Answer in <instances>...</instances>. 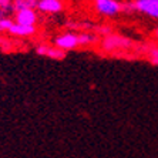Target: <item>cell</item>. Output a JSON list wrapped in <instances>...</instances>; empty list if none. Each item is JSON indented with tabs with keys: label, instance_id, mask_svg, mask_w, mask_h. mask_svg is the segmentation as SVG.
<instances>
[{
	"label": "cell",
	"instance_id": "obj_9",
	"mask_svg": "<svg viewBox=\"0 0 158 158\" xmlns=\"http://www.w3.org/2000/svg\"><path fill=\"white\" fill-rule=\"evenodd\" d=\"M78 37H80V46H91L98 40V34L90 31H80Z\"/></svg>",
	"mask_w": 158,
	"mask_h": 158
},
{
	"label": "cell",
	"instance_id": "obj_12",
	"mask_svg": "<svg viewBox=\"0 0 158 158\" xmlns=\"http://www.w3.org/2000/svg\"><path fill=\"white\" fill-rule=\"evenodd\" d=\"M13 23H15V20H11L7 16L3 19H0V33H2V31H9V29L11 27Z\"/></svg>",
	"mask_w": 158,
	"mask_h": 158
},
{
	"label": "cell",
	"instance_id": "obj_2",
	"mask_svg": "<svg viewBox=\"0 0 158 158\" xmlns=\"http://www.w3.org/2000/svg\"><path fill=\"white\" fill-rule=\"evenodd\" d=\"M94 9L101 16L114 17L123 13V2L120 0H94Z\"/></svg>",
	"mask_w": 158,
	"mask_h": 158
},
{
	"label": "cell",
	"instance_id": "obj_13",
	"mask_svg": "<svg viewBox=\"0 0 158 158\" xmlns=\"http://www.w3.org/2000/svg\"><path fill=\"white\" fill-rule=\"evenodd\" d=\"M0 9L6 13L13 11V0H0Z\"/></svg>",
	"mask_w": 158,
	"mask_h": 158
},
{
	"label": "cell",
	"instance_id": "obj_11",
	"mask_svg": "<svg viewBox=\"0 0 158 158\" xmlns=\"http://www.w3.org/2000/svg\"><path fill=\"white\" fill-rule=\"evenodd\" d=\"M147 56H148V60H150L152 64L158 66V46L155 44H151L147 47Z\"/></svg>",
	"mask_w": 158,
	"mask_h": 158
},
{
	"label": "cell",
	"instance_id": "obj_10",
	"mask_svg": "<svg viewBox=\"0 0 158 158\" xmlns=\"http://www.w3.org/2000/svg\"><path fill=\"white\" fill-rule=\"evenodd\" d=\"M39 0H13V11H19L23 9H36Z\"/></svg>",
	"mask_w": 158,
	"mask_h": 158
},
{
	"label": "cell",
	"instance_id": "obj_4",
	"mask_svg": "<svg viewBox=\"0 0 158 158\" xmlns=\"http://www.w3.org/2000/svg\"><path fill=\"white\" fill-rule=\"evenodd\" d=\"M134 11L158 20V0H131Z\"/></svg>",
	"mask_w": 158,
	"mask_h": 158
},
{
	"label": "cell",
	"instance_id": "obj_15",
	"mask_svg": "<svg viewBox=\"0 0 158 158\" xmlns=\"http://www.w3.org/2000/svg\"><path fill=\"white\" fill-rule=\"evenodd\" d=\"M154 36H155V39H157V40H158V27H157V29H155V33H154Z\"/></svg>",
	"mask_w": 158,
	"mask_h": 158
},
{
	"label": "cell",
	"instance_id": "obj_14",
	"mask_svg": "<svg viewBox=\"0 0 158 158\" xmlns=\"http://www.w3.org/2000/svg\"><path fill=\"white\" fill-rule=\"evenodd\" d=\"M6 16H7V13H6V11H4V10H2V9H0V19L6 17Z\"/></svg>",
	"mask_w": 158,
	"mask_h": 158
},
{
	"label": "cell",
	"instance_id": "obj_1",
	"mask_svg": "<svg viewBox=\"0 0 158 158\" xmlns=\"http://www.w3.org/2000/svg\"><path fill=\"white\" fill-rule=\"evenodd\" d=\"M100 46L107 53H118V52H125V50L131 48L132 41L130 40L128 37H124L121 34L110 33L101 39Z\"/></svg>",
	"mask_w": 158,
	"mask_h": 158
},
{
	"label": "cell",
	"instance_id": "obj_5",
	"mask_svg": "<svg viewBox=\"0 0 158 158\" xmlns=\"http://www.w3.org/2000/svg\"><path fill=\"white\" fill-rule=\"evenodd\" d=\"M63 0H39L36 10L44 15H59L60 11H63Z\"/></svg>",
	"mask_w": 158,
	"mask_h": 158
},
{
	"label": "cell",
	"instance_id": "obj_8",
	"mask_svg": "<svg viewBox=\"0 0 158 158\" xmlns=\"http://www.w3.org/2000/svg\"><path fill=\"white\" fill-rule=\"evenodd\" d=\"M36 31H37L36 26H27V24H20V23L15 22L9 29L7 33H10L15 37H30L36 34Z\"/></svg>",
	"mask_w": 158,
	"mask_h": 158
},
{
	"label": "cell",
	"instance_id": "obj_7",
	"mask_svg": "<svg viewBox=\"0 0 158 158\" xmlns=\"http://www.w3.org/2000/svg\"><path fill=\"white\" fill-rule=\"evenodd\" d=\"M39 15L36 9H23V10L15 11V22L20 24H27V26H36Z\"/></svg>",
	"mask_w": 158,
	"mask_h": 158
},
{
	"label": "cell",
	"instance_id": "obj_6",
	"mask_svg": "<svg viewBox=\"0 0 158 158\" xmlns=\"http://www.w3.org/2000/svg\"><path fill=\"white\" fill-rule=\"evenodd\" d=\"M36 53L39 56H43V57H47V59L52 60H63L66 57L67 53L61 48L56 47L54 44H40L36 47Z\"/></svg>",
	"mask_w": 158,
	"mask_h": 158
},
{
	"label": "cell",
	"instance_id": "obj_3",
	"mask_svg": "<svg viewBox=\"0 0 158 158\" xmlns=\"http://www.w3.org/2000/svg\"><path fill=\"white\" fill-rule=\"evenodd\" d=\"M53 44L67 53L80 46V37H78V33H76V31H66V33H61L56 37Z\"/></svg>",
	"mask_w": 158,
	"mask_h": 158
}]
</instances>
